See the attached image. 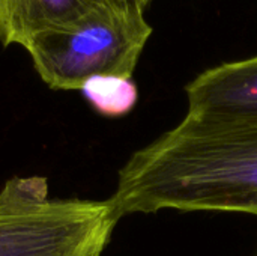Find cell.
I'll use <instances>...</instances> for the list:
<instances>
[{"label":"cell","instance_id":"cell-1","mask_svg":"<svg viewBox=\"0 0 257 256\" xmlns=\"http://www.w3.org/2000/svg\"><path fill=\"white\" fill-rule=\"evenodd\" d=\"M117 220L175 211L257 217V124L185 118L122 166L108 198Z\"/></svg>","mask_w":257,"mask_h":256},{"label":"cell","instance_id":"cell-2","mask_svg":"<svg viewBox=\"0 0 257 256\" xmlns=\"http://www.w3.org/2000/svg\"><path fill=\"white\" fill-rule=\"evenodd\" d=\"M108 199L50 198L44 177L0 190V256H101L117 225Z\"/></svg>","mask_w":257,"mask_h":256},{"label":"cell","instance_id":"cell-3","mask_svg":"<svg viewBox=\"0 0 257 256\" xmlns=\"http://www.w3.org/2000/svg\"><path fill=\"white\" fill-rule=\"evenodd\" d=\"M152 35L145 11L107 6L78 23L33 38L24 50L53 91H80L95 75L133 78Z\"/></svg>","mask_w":257,"mask_h":256},{"label":"cell","instance_id":"cell-4","mask_svg":"<svg viewBox=\"0 0 257 256\" xmlns=\"http://www.w3.org/2000/svg\"><path fill=\"white\" fill-rule=\"evenodd\" d=\"M185 94L190 118L257 124V54L203 71L185 86Z\"/></svg>","mask_w":257,"mask_h":256},{"label":"cell","instance_id":"cell-5","mask_svg":"<svg viewBox=\"0 0 257 256\" xmlns=\"http://www.w3.org/2000/svg\"><path fill=\"white\" fill-rule=\"evenodd\" d=\"M107 6L130 5L125 0H0V45L24 48L38 35L72 26Z\"/></svg>","mask_w":257,"mask_h":256},{"label":"cell","instance_id":"cell-6","mask_svg":"<svg viewBox=\"0 0 257 256\" xmlns=\"http://www.w3.org/2000/svg\"><path fill=\"white\" fill-rule=\"evenodd\" d=\"M89 106L104 118H123L139 103V88L130 77L95 75L80 89Z\"/></svg>","mask_w":257,"mask_h":256},{"label":"cell","instance_id":"cell-7","mask_svg":"<svg viewBox=\"0 0 257 256\" xmlns=\"http://www.w3.org/2000/svg\"><path fill=\"white\" fill-rule=\"evenodd\" d=\"M125 3H126V5H130V6L140 8L142 11H146V9L151 6L152 0H125Z\"/></svg>","mask_w":257,"mask_h":256}]
</instances>
